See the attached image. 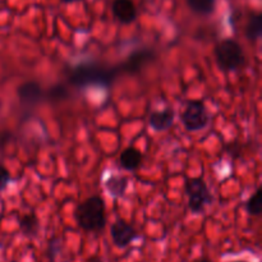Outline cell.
<instances>
[{
    "mask_svg": "<svg viewBox=\"0 0 262 262\" xmlns=\"http://www.w3.org/2000/svg\"><path fill=\"white\" fill-rule=\"evenodd\" d=\"M74 219L78 227L86 232L104 229L106 224L104 200L100 196H92L84 200L74 210Z\"/></svg>",
    "mask_w": 262,
    "mask_h": 262,
    "instance_id": "6da1fadb",
    "label": "cell"
},
{
    "mask_svg": "<svg viewBox=\"0 0 262 262\" xmlns=\"http://www.w3.org/2000/svg\"><path fill=\"white\" fill-rule=\"evenodd\" d=\"M215 58L219 68L224 72L237 71L245 64V53L239 43L233 38H225L215 46Z\"/></svg>",
    "mask_w": 262,
    "mask_h": 262,
    "instance_id": "7a4b0ae2",
    "label": "cell"
},
{
    "mask_svg": "<svg viewBox=\"0 0 262 262\" xmlns=\"http://www.w3.org/2000/svg\"><path fill=\"white\" fill-rule=\"evenodd\" d=\"M118 72V69H102L99 67H78L72 73L71 83L76 86H86L91 83L109 84Z\"/></svg>",
    "mask_w": 262,
    "mask_h": 262,
    "instance_id": "3957f363",
    "label": "cell"
},
{
    "mask_svg": "<svg viewBox=\"0 0 262 262\" xmlns=\"http://www.w3.org/2000/svg\"><path fill=\"white\" fill-rule=\"evenodd\" d=\"M181 120L188 132H197L206 128L210 123V115L205 102L202 100H192L187 102Z\"/></svg>",
    "mask_w": 262,
    "mask_h": 262,
    "instance_id": "277c9868",
    "label": "cell"
},
{
    "mask_svg": "<svg viewBox=\"0 0 262 262\" xmlns=\"http://www.w3.org/2000/svg\"><path fill=\"white\" fill-rule=\"evenodd\" d=\"M186 192L188 194V206L193 214L205 211V207L212 202L209 187L202 178H192L187 181Z\"/></svg>",
    "mask_w": 262,
    "mask_h": 262,
    "instance_id": "5b68a950",
    "label": "cell"
},
{
    "mask_svg": "<svg viewBox=\"0 0 262 262\" xmlns=\"http://www.w3.org/2000/svg\"><path fill=\"white\" fill-rule=\"evenodd\" d=\"M110 233H112L113 242L118 248L128 247L133 241L138 238V233L133 225L123 219H118L113 223Z\"/></svg>",
    "mask_w": 262,
    "mask_h": 262,
    "instance_id": "8992f818",
    "label": "cell"
},
{
    "mask_svg": "<svg viewBox=\"0 0 262 262\" xmlns=\"http://www.w3.org/2000/svg\"><path fill=\"white\" fill-rule=\"evenodd\" d=\"M17 95L23 104L36 105L45 97L42 87L35 81L25 82L17 89Z\"/></svg>",
    "mask_w": 262,
    "mask_h": 262,
    "instance_id": "52a82bcc",
    "label": "cell"
},
{
    "mask_svg": "<svg viewBox=\"0 0 262 262\" xmlns=\"http://www.w3.org/2000/svg\"><path fill=\"white\" fill-rule=\"evenodd\" d=\"M176 119V113L171 107H165L163 110L152 112L148 117V125L156 132H165L170 129Z\"/></svg>",
    "mask_w": 262,
    "mask_h": 262,
    "instance_id": "ba28073f",
    "label": "cell"
},
{
    "mask_svg": "<svg viewBox=\"0 0 262 262\" xmlns=\"http://www.w3.org/2000/svg\"><path fill=\"white\" fill-rule=\"evenodd\" d=\"M112 8L115 18L123 25H129L137 18V9L132 0H114Z\"/></svg>",
    "mask_w": 262,
    "mask_h": 262,
    "instance_id": "9c48e42d",
    "label": "cell"
},
{
    "mask_svg": "<svg viewBox=\"0 0 262 262\" xmlns=\"http://www.w3.org/2000/svg\"><path fill=\"white\" fill-rule=\"evenodd\" d=\"M141 163H142V154L133 146L124 148L120 154L119 164L125 170H136L140 168Z\"/></svg>",
    "mask_w": 262,
    "mask_h": 262,
    "instance_id": "30bf717a",
    "label": "cell"
},
{
    "mask_svg": "<svg viewBox=\"0 0 262 262\" xmlns=\"http://www.w3.org/2000/svg\"><path fill=\"white\" fill-rule=\"evenodd\" d=\"M155 58V54L152 50H140L133 53L122 66V69L125 72H138L141 67L148 60Z\"/></svg>",
    "mask_w": 262,
    "mask_h": 262,
    "instance_id": "8fae6325",
    "label": "cell"
},
{
    "mask_svg": "<svg viewBox=\"0 0 262 262\" xmlns=\"http://www.w3.org/2000/svg\"><path fill=\"white\" fill-rule=\"evenodd\" d=\"M105 187L113 197H122L128 188V178L123 176H112L105 183Z\"/></svg>",
    "mask_w": 262,
    "mask_h": 262,
    "instance_id": "7c38bea8",
    "label": "cell"
},
{
    "mask_svg": "<svg viewBox=\"0 0 262 262\" xmlns=\"http://www.w3.org/2000/svg\"><path fill=\"white\" fill-rule=\"evenodd\" d=\"M262 35V14L255 13L248 19L246 26V37L250 41H257Z\"/></svg>",
    "mask_w": 262,
    "mask_h": 262,
    "instance_id": "4fadbf2b",
    "label": "cell"
},
{
    "mask_svg": "<svg viewBox=\"0 0 262 262\" xmlns=\"http://www.w3.org/2000/svg\"><path fill=\"white\" fill-rule=\"evenodd\" d=\"M189 9L201 15H210L215 12L216 0H187Z\"/></svg>",
    "mask_w": 262,
    "mask_h": 262,
    "instance_id": "5bb4252c",
    "label": "cell"
},
{
    "mask_svg": "<svg viewBox=\"0 0 262 262\" xmlns=\"http://www.w3.org/2000/svg\"><path fill=\"white\" fill-rule=\"evenodd\" d=\"M20 230L27 237H35L38 230V219L35 214H28L20 219L19 222Z\"/></svg>",
    "mask_w": 262,
    "mask_h": 262,
    "instance_id": "9a60e30c",
    "label": "cell"
},
{
    "mask_svg": "<svg viewBox=\"0 0 262 262\" xmlns=\"http://www.w3.org/2000/svg\"><path fill=\"white\" fill-rule=\"evenodd\" d=\"M246 210L250 215H253V216H258L261 214L262 210V188L258 187L256 189L255 193L248 199L247 204H246Z\"/></svg>",
    "mask_w": 262,
    "mask_h": 262,
    "instance_id": "2e32d148",
    "label": "cell"
},
{
    "mask_svg": "<svg viewBox=\"0 0 262 262\" xmlns=\"http://www.w3.org/2000/svg\"><path fill=\"white\" fill-rule=\"evenodd\" d=\"M67 96H68V91L61 84H56V86L51 87L48 94H45L46 99L49 97V100H51V101H60V100L66 99Z\"/></svg>",
    "mask_w": 262,
    "mask_h": 262,
    "instance_id": "e0dca14e",
    "label": "cell"
},
{
    "mask_svg": "<svg viewBox=\"0 0 262 262\" xmlns=\"http://www.w3.org/2000/svg\"><path fill=\"white\" fill-rule=\"evenodd\" d=\"M10 182V174L3 165H0V192L4 191Z\"/></svg>",
    "mask_w": 262,
    "mask_h": 262,
    "instance_id": "ac0fdd59",
    "label": "cell"
},
{
    "mask_svg": "<svg viewBox=\"0 0 262 262\" xmlns=\"http://www.w3.org/2000/svg\"><path fill=\"white\" fill-rule=\"evenodd\" d=\"M86 262H102V261H101V258H99V257H96V256H94V257H90Z\"/></svg>",
    "mask_w": 262,
    "mask_h": 262,
    "instance_id": "d6986e66",
    "label": "cell"
},
{
    "mask_svg": "<svg viewBox=\"0 0 262 262\" xmlns=\"http://www.w3.org/2000/svg\"><path fill=\"white\" fill-rule=\"evenodd\" d=\"M63 3H66V4H72V3H76V2H81V0H61Z\"/></svg>",
    "mask_w": 262,
    "mask_h": 262,
    "instance_id": "ffe728a7",
    "label": "cell"
},
{
    "mask_svg": "<svg viewBox=\"0 0 262 262\" xmlns=\"http://www.w3.org/2000/svg\"><path fill=\"white\" fill-rule=\"evenodd\" d=\"M197 262H211V261H209V260H200V261H197Z\"/></svg>",
    "mask_w": 262,
    "mask_h": 262,
    "instance_id": "44dd1931",
    "label": "cell"
},
{
    "mask_svg": "<svg viewBox=\"0 0 262 262\" xmlns=\"http://www.w3.org/2000/svg\"><path fill=\"white\" fill-rule=\"evenodd\" d=\"M237 262H242V261H237Z\"/></svg>",
    "mask_w": 262,
    "mask_h": 262,
    "instance_id": "7402d4cb",
    "label": "cell"
}]
</instances>
